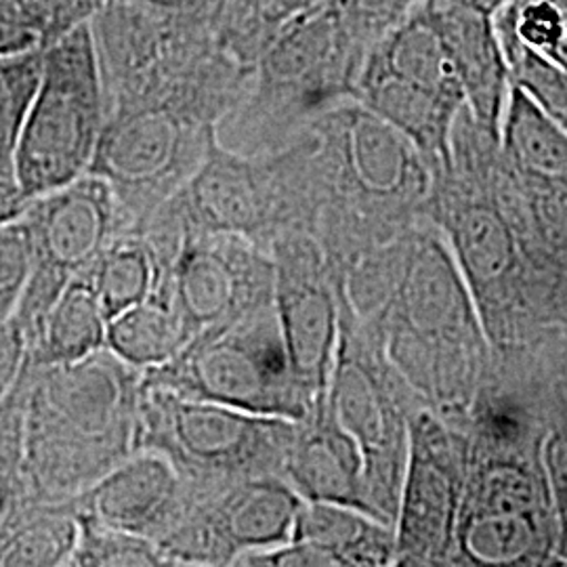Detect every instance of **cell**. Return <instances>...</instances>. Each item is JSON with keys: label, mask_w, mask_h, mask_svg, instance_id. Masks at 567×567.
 <instances>
[{"label": "cell", "mask_w": 567, "mask_h": 567, "mask_svg": "<svg viewBox=\"0 0 567 567\" xmlns=\"http://www.w3.org/2000/svg\"><path fill=\"white\" fill-rule=\"evenodd\" d=\"M143 383L288 421L316 405L295 377L274 305L198 332L171 362L145 370Z\"/></svg>", "instance_id": "30bf717a"}, {"label": "cell", "mask_w": 567, "mask_h": 567, "mask_svg": "<svg viewBox=\"0 0 567 567\" xmlns=\"http://www.w3.org/2000/svg\"><path fill=\"white\" fill-rule=\"evenodd\" d=\"M28 353V339L20 324L13 320L9 324L0 326V402L13 389L21 365L25 362Z\"/></svg>", "instance_id": "8d00e7d4"}, {"label": "cell", "mask_w": 567, "mask_h": 567, "mask_svg": "<svg viewBox=\"0 0 567 567\" xmlns=\"http://www.w3.org/2000/svg\"><path fill=\"white\" fill-rule=\"evenodd\" d=\"M355 102L416 143L431 171L447 164L465 93L425 7L374 42L358 81Z\"/></svg>", "instance_id": "4fadbf2b"}, {"label": "cell", "mask_w": 567, "mask_h": 567, "mask_svg": "<svg viewBox=\"0 0 567 567\" xmlns=\"http://www.w3.org/2000/svg\"><path fill=\"white\" fill-rule=\"evenodd\" d=\"M305 498L282 475H261L192 498L179 526L156 545L166 566H236L288 545Z\"/></svg>", "instance_id": "e0dca14e"}, {"label": "cell", "mask_w": 567, "mask_h": 567, "mask_svg": "<svg viewBox=\"0 0 567 567\" xmlns=\"http://www.w3.org/2000/svg\"><path fill=\"white\" fill-rule=\"evenodd\" d=\"M79 517V540L70 567L166 566L156 543L102 524L89 515Z\"/></svg>", "instance_id": "4dcf8cb0"}, {"label": "cell", "mask_w": 567, "mask_h": 567, "mask_svg": "<svg viewBox=\"0 0 567 567\" xmlns=\"http://www.w3.org/2000/svg\"><path fill=\"white\" fill-rule=\"evenodd\" d=\"M426 2H454V4H466V7H473L486 16H496L508 0H426Z\"/></svg>", "instance_id": "60d3db41"}, {"label": "cell", "mask_w": 567, "mask_h": 567, "mask_svg": "<svg viewBox=\"0 0 567 567\" xmlns=\"http://www.w3.org/2000/svg\"><path fill=\"white\" fill-rule=\"evenodd\" d=\"M292 540L322 550L332 567L395 566V529L347 505L305 501Z\"/></svg>", "instance_id": "603a6c76"}, {"label": "cell", "mask_w": 567, "mask_h": 567, "mask_svg": "<svg viewBox=\"0 0 567 567\" xmlns=\"http://www.w3.org/2000/svg\"><path fill=\"white\" fill-rule=\"evenodd\" d=\"M246 0H210V9H227V7H236V4H243Z\"/></svg>", "instance_id": "7bdbcfd3"}, {"label": "cell", "mask_w": 567, "mask_h": 567, "mask_svg": "<svg viewBox=\"0 0 567 567\" xmlns=\"http://www.w3.org/2000/svg\"><path fill=\"white\" fill-rule=\"evenodd\" d=\"M34 271V243L23 215L0 225V326L13 322Z\"/></svg>", "instance_id": "836d02e7"}, {"label": "cell", "mask_w": 567, "mask_h": 567, "mask_svg": "<svg viewBox=\"0 0 567 567\" xmlns=\"http://www.w3.org/2000/svg\"><path fill=\"white\" fill-rule=\"evenodd\" d=\"M215 140L217 124L173 107H116L89 173L112 187L128 229L142 231L200 168Z\"/></svg>", "instance_id": "5bb4252c"}, {"label": "cell", "mask_w": 567, "mask_h": 567, "mask_svg": "<svg viewBox=\"0 0 567 567\" xmlns=\"http://www.w3.org/2000/svg\"><path fill=\"white\" fill-rule=\"evenodd\" d=\"M23 219L34 243V271L13 320L30 341L63 288L131 229L112 187L91 173L34 198Z\"/></svg>", "instance_id": "9a60e30c"}, {"label": "cell", "mask_w": 567, "mask_h": 567, "mask_svg": "<svg viewBox=\"0 0 567 567\" xmlns=\"http://www.w3.org/2000/svg\"><path fill=\"white\" fill-rule=\"evenodd\" d=\"M274 307L295 377L318 404L324 398L341 337V303L324 248L313 234L292 231L271 246Z\"/></svg>", "instance_id": "d6986e66"}, {"label": "cell", "mask_w": 567, "mask_h": 567, "mask_svg": "<svg viewBox=\"0 0 567 567\" xmlns=\"http://www.w3.org/2000/svg\"><path fill=\"white\" fill-rule=\"evenodd\" d=\"M543 463L557 517V566H567V433L550 426L543 446Z\"/></svg>", "instance_id": "d590c367"}, {"label": "cell", "mask_w": 567, "mask_h": 567, "mask_svg": "<svg viewBox=\"0 0 567 567\" xmlns=\"http://www.w3.org/2000/svg\"><path fill=\"white\" fill-rule=\"evenodd\" d=\"M110 2L137 4V7H145V9L164 11V13H194V11H200V9L210 4V0H110Z\"/></svg>", "instance_id": "ab89813d"}, {"label": "cell", "mask_w": 567, "mask_h": 567, "mask_svg": "<svg viewBox=\"0 0 567 567\" xmlns=\"http://www.w3.org/2000/svg\"><path fill=\"white\" fill-rule=\"evenodd\" d=\"M548 368L567 379V278L559 286L547 339L540 349Z\"/></svg>", "instance_id": "74e56055"}, {"label": "cell", "mask_w": 567, "mask_h": 567, "mask_svg": "<svg viewBox=\"0 0 567 567\" xmlns=\"http://www.w3.org/2000/svg\"><path fill=\"white\" fill-rule=\"evenodd\" d=\"M498 135L458 114L450 161L433 171L425 217L461 267L496 355L532 353L545 330L543 295L526 246L487 179L486 156Z\"/></svg>", "instance_id": "3957f363"}, {"label": "cell", "mask_w": 567, "mask_h": 567, "mask_svg": "<svg viewBox=\"0 0 567 567\" xmlns=\"http://www.w3.org/2000/svg\"><path fill=\"white\" fill-rule=\"evenodd\" d=\"M30 203L32 200L23 194L16 171L0 166V225L20 219Z\"/></svg>", "instance_id": "f35d334b"}, {"label": "cell", "mask_w": 567, "mask_h": 567, "mask_svg": "<svg viewBox=\"0 0 567 567\" xmlns=\"http://www.w3.org/2000/svg\"><path fill=\"white\" fill-rule=\"evenodd\" d=\"M76 515L161 543L192 505L189 489L168 458L140 450L100 482L68 498Z\"/></svg>", "instance_id": "ffe728a7"}, {"label": "cell", "mask_w": 567, "mask_h": 567, "mask_svg": "<svg viewBox=\"0 0 567 567\" xmlns=\"http://www.w3.org/2000/svg\"><path fill=\"white\" fill-rule=\"evenodd\" d=\"M189 339L182 313L161 284L147 301L110 320L105 347L122 362L145 372L171 362Z\"/></svg>", "instance_id": "484cf974"}, {"label": "cell", "mask_w": 567, "mask_h": 567, "mask_svg": "<svg viewBox=\"0 0 567 567\" xmlns=\"http://www.w3.org/2000/svg\"><path fill=\"white\" fill-rule=\"evenodd\" d=\"M297 425L143 383L137 447L168 458L200 498L250 477H284Z\"/></svg>", "instance_id": "9c48e42d"}, {"label": "cell", "mask_w": 567, "mask_h": 567, "mask_svg": "<svg viewBox=\"0 0 567 567\" xmlns=\"http://www.w3.org/2000/svg\"><path fill=\"white\" fill-rule=\"evenodd\" d=\"M30 385V362L21 365L20 377L0 402V519L28 501L23 477V433L25 398Z\"/></svg>", "instance_id": "1f68e13d"}, {"label": "cell", "mask_w": 567, "mask_h": 567, "mask_svg": "<svg viewBox=\"0 0 567 567\" xmlns=\"http://www.w3.org/2000/svg\"><path fill=\"white\" fill-rule=\"evenodd\" d=\"M166 231L179 238L164 261L163 286L192 339L206 328L236 322L274 305L271 250L234 234Z\"/></svg>", "instance_id": "ac0fdd59"}, {"label": "cell", "mask_w": 567, "mask_h": 567, "mask_svg": "<svg viewBox=\"0 0 567 567\" xmlns=\"http://www.w3.org/2000/svg\"><path fill=\"white\" fill-rule=\"evenodd\" d=\"M107 118L102 68L91 21L42 55L37 95L16 152L23 194H42L89 175Z\"/></svg>", "instance_id": "8fae6325"}, {"label": "cell", "mask_w": 567, "mask_h": 567, "mask_svg": "<svg viewBox=\"0 0 567 567\" xmlns=\"http://www.w3.org/2000/svg\"><path fill=\"white\" fill-rule=\"evenodd\" d=\"M426 16L446 47L473 121L501 137L513 79L492 16L454 2H425Z\"/></svg>", "instance_id": "44dd1931"}, {"label": "cell", "mask_w": 567, "mask_h": 567, "mask_svg": "<svg viewBox=\"0 0 567 567\" xmlns=\"http://www.w3.org/2000/svg\"><path fill=\"white\" fill-rule=\"evenodd\" d=\"M303 128L276 152L238 154L215 140L200 168L145 225L243 236L267 250L292 231L316 236L320 203Z\"/></svg>", "instance_id": "ba28073f"}, {"label": "cell", "mask_w": 567, "mask_h": 567, "mask_svg": "<svg viewBox=\"0 0 567 567\" xmlns=\"http://www.w3.org/2000/svg\"><path fill=\"white\" fill-rule=\"evenodd\" d=\"M555 65H559L567 74V37L561 41V44L555 49V53L548 58Z\"/></svg>", "instance_id": "b9f144b4"}, {"label": "cell", "mask_w": 567, "mask_h": 567, "mask_svg": "<svg viewBox=\"0 0 567 567\" xmlns=\"http://www.w3.org/2000/svg\"><path fill=\"white\" fill-rule=\"evenodd\" d=\"M456 423L468 458L452 566H557V517L543 463L548 431Z\"/></svg>", "instance_id": "52a82bcc"}, {"label": "cell", "mask_w": 567, "mask_h": 567, "mask_svg": "<svg viewBox=\"0 0 567 567\" xmlns=\"http://www.w3.org/2000/svg\"><path fill=\"white\" fill-rule=\"evenodd\" d=\"M370 47L414 16L426 0H326Z\"/></svg>", "instance_id": "e575fe53"}, {"label": "cell", "mask_w": 567, "mask_h": 567, "mask_svg": "<svg viewBox=\"0 0 567 567\" xmlns=\"http://www.w3.org/2000/svg\"><path fill=\"white\" fill-rule=\"evenodd\" d=\"M91 28L107 112L161 105L219 126L252 76V68L221 41L210 4L164 13L105 0Z\"/></svg>", "instance_id": "5b68a950"}, {"label": "cell", "mask_w": 567, "mask_h": 567, "mask_svg": "<svg viewBox=\"0 0 567 567\" xmlns=\"http://www.w3.org/2000/svg\"><path fill=\"white\" fill-rule=\"evenodd\" d=\"M322 0H246L227 9H210L217 32L238 60L255 68L265 47L284 23Z\"/></svg>", "instance_id": "f1b7e54d"}, {"label": "cell", "mask_w": 567, "mask_h": 567, "mask_svg": "<svg viewBox=\"0 0 567 567\" xmlns=\"http://www.w3.org/2000/svg\"><path fill=\"white\" fill-rule=\"evenodd\" d=\"M320 203L316 238L332 269L425 219L433 171L408 135L355 100L305 126Z\"/></svg>", "instance_id": "7a4b0ae2"}, {"label": "cell", "mask_w": 567, "mask_h": 567, "mask_svg": "<svg viewBox=\"0 0 567 567\" xmlns=\"http://www.w3.org/2000/svg\"><path fill=\"white\" fill-rule=\"evenodd\" d=\"M513 84L519 86L550 121L567 133V74L553 61L522 42L501 37Z\"/></svg>", "instance_id": "d6a6232c"}, {"label": "cell", "mask_w": 567, "mask_h": 567, "mask_svg": "<svg viewBox=\"0 0 567 567\" xmlns=\"http://www.w3.org/2000/svg\"><path fill=\"white\" fill-rule=\"evenodd\" d=\"M107 324L91 278L82 274L63 288L28 341V360L41 368L81 362L105 349Z\"/></svg>", "instance_id": "cb8c5ba5"}, {"label": "cell", "mask_w": 567, "mask_h": 567, "mask_svg": "<svg viewBox=\"0 0 567 567\" xmlns=\"http://www.w3.org/2000/svg\"><path fill=\"white\" fill-rule=\"evenodd\" d=\"M79 517L70 501H25L0 519V566L70 567Z\"/></svg>", "instance_id": "d4e9b609"}, {"label": "cell", "mask_w": 567, "mask_h": 567, "mask_svg": "<svg viewBox=\"0 0 567 567\" xmlns=\"http://www.w3.org/2000/svg\"><path fill=\"white\" fill-rule=\"evenodd\" d=\"M466 458L463 426L425 405L412 412L395 517V566H452Z\"/></svg>", "instance_id": "2e32d148"}, {"label": "cell", "mask_w": 567, "mask_h": 567, "mask_svg": "<svg viewBox=\"0 0 567 567\" xmlns=\"http://www.w3.org/2000/svg\"><path fill=\"white\" fill-rule=\"evenodd\" d=\"M42 53L0 55V166L16 171V152L42 74Z\"/></svg>", "instance_id": "f546056e"}, {"label": "cell", "mask_w": 567, "mask_h": 567, "mask_svg": "<svg viewBox=\"0 0 567 567\" xmlns=\"http://www.w3.org/2000/svg\"><path fill=\"white\" fill-rule=\"evenodd\" d=\"M332 276L341 307L414 398L446 419L465 416L496 353L444 234L425 217Z\"/></svg>", "instance_id": "6da1fadb"}, {"label": "cell", "mask_w": 567, "mask_h": 567, "mask_svg": "<svg viewBox=\"0 0 567 567\" xmlns=\"http://www.w3.org/2000/svg\"><path fill=\"white\" fill-rule=\"evenodd\" d=\"M142 391V370L107 347L74 364L30 362L23 433L28 501L74 498L140 452Z\"/></svg>", "instance_id": "277c9868"}, {"label": "cell", "mask_w": 567, "mask_h": 567, "mask_svg": "<svg viewBox=\"0 0 567 567\" xmlns=\"http://www.w3.org/2000/svg\"><path fill=\"white\" fill-rule=\"evenodd\" d=\"M284 477L305 501L365 508L364 458L324 398L299 421ZM370 515V513H368Z\"/></svg>", "instance_id": "7402d4cb"}, {"label": "cell", "mask_w": 567, "mask_h": 567, "mask_svg": "<svg viewBox=\"0 0 567 567\" xmlns=\"http://www.w3.org/2000/svg\"><path fill=\"white\" fill-rule=\"evenodd\" d=\"M105 0H0V55L42 53L95 18Z\"/></svg>", "instance_id": "83f0119b"}, {"label": "cell", "mask_w": 567, "mask_h": 567, "mask_svg": "<svg viewBox=\"0 0 567 567\" xmlns=\"http://www.w3.org/2000/svg\"><path fill=\"white\" fill-rule=\"evenodd\" d=\"M370 49L326 0L295 16L265 47L217 140L246 156L288 145L322 112L355 100Z\"/></svg>", "instance_id": "8992f818"}, {"label": "cell", "mask_w": 567, "mask_h": 567, "mask_svg": "<svg viewBox=\"0 0 567 567\" xmlns=\"http://www.w3.org/2000/svg\"><path fill=\"white\" fill-rule=\"evenodd\" d=\"M107 320L147 301L163 284L164 265L142 231H122L86 271Z\"/></svg>", "instance_id": "4316f807"}, {"label": "cell", "mask_w": 567, "mask_h": 567, "mask_svg": "<svg viewBox=\"0 0 567 567\" xmlns=\"http://www.w3.org/2000/svg\"><path fill=\"white\" fill-rule=\"evenodd\" d=\"M326 400L362 452L368 513L395 529L408 465L410 416L423 404L343 307Z\"/></svg>", "instance_id": "7c38bea8"}]
</instances>
